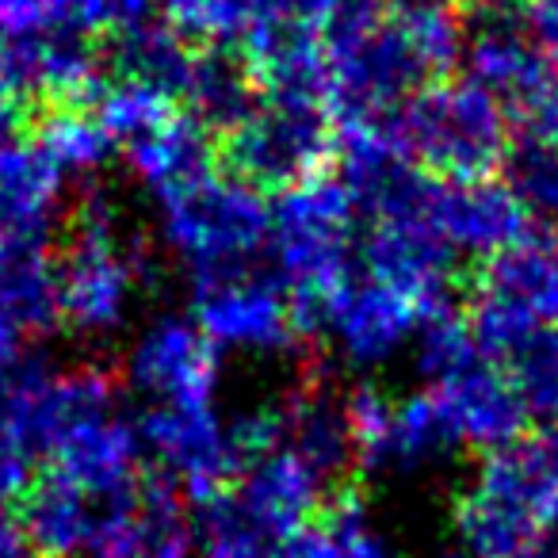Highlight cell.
<instances>
[{
	"label": "cell",
	"instance_id": "cell-16",
	"mask_svg": "<svg viewBox=\"0 0 558 558\" xmlns=\"http://www.w3.org/2000/svg\"><path fill=\"white\" fill-rule=\"evenodd\" d=\"M238 54L245 58L260 96L271 100H303L326 104L329 96V62L318 32L295 12H268L253 32L241 39Z\"/></svg>",
	"mask_w": 558,
	"mask_h": 558
},
{
	"label": "cell",
	"instance_id": "cell-15",
	"mask_svg": "<svg viewBox=\"0 0 558 558\" xmlns=\"http://www.w3.org/2000/svg\"><path fill=\"white\" fill-rule=\"evenodd\" d=\"M433 230L456 256L489 260L532 233V215L505 180H436Z\"/></svg>",
	"mask_w": 558,
	"mask_h": 558
},
{
	"label": "cell",
	"instance_id": "cell-12",
	"mask_svg": "<svg viewBox=\"0 0 558 558\" xmlns=\"http://www.w3.org/2000/svg\"><path fill=\"white\" fill-rule=\"evenodd\" d=\"M131 390L165 405H210L218 390V349L177 314L149 322L123 360Z\"/></svg>",
	"mask_w": 558,
	"mask_h": 558
},
{
	"label": "cell",
	"instance_id": "cell-2",
	"mask_svg": "<svg viewBox=\"0 0 558 558\" xmlns=\"http://www.w3.org/2000/svg\"><path fill=\"white\" fill-rule=\"evenodd\" d=\"M149 256L104 187H85L58 253V314L77 337H111L126 322Z\"/></svg>",
	"mask_w": 558,
	"mask_h": 558
},
{
	"label": "cell",
	"instance_id": "cell-30",
	"mask_svg": "<svg viewBox=\"0 0 558 558\" xmlns=\"http://www.w3.org/2000/svg\"><path fill=\"white\" fill-rule=\"evenodd\" d=\"M517 558H558V527L547 535H539V539H535L527 550H520Z\"/></svg>",
	"mask_w": 558,
	"mask_h": 558
},
{
	"label": "cell",
	"instance_id": "cell-29",
	"mask_svg": "<svg viewBox=\"0 0 558 558\" xmlns=\"http://www.w3.org/2000/svg\"><path fill=\"white\" fill-rule=\"evenodd\" d=\"M24 123H27V111L0 88V146H4V142H16V134Z\"/></svg>",
	"mask_w": 558,
	"mask_h": 558
},
{
	"label": "cell",
	"instance_id": "cell-31",
	"mask_svg": "<svg viewBox=\"0 0 558 558\" xmlns=\"http://www.w3.org/2000/svg\"><path fill=\"white\" fill-rule=\"evenodd\" d=\"M466 4H486V0H466Z\"/></svg>",
	"mask_w": 558,
	"mask_h": 558
},
{
	"label": "cell",
	"instance_id": "cell-18",
	"mask_svg": "<svg viewBox=\"0 0 558 558\" xmlns=\"http://www.w3.org/2000/svg\"><path fill=\"white\" fill-rule=\"evenodd\" d=\"M230 494L260 532H268L276 543H288L291 535H299L318 517L329 489L322 486L318 474L295 451L279 448L271 456L256 459L248 471H241L238 486Z\"/></svg>",
	"mask_w": 558,
	"mask_h": 558
},
{
	"label": "cell",
	"instance_id": "cell-9",
	"mask_svg": "<svg viewBox=\"0 0 558 558\" xmlns=\"http://www.w3.org/2000/svg\"><path fill=\"white\" fill-rule=\"evenodd\" d=\"M142 451L154 456V471L180 486L187 505L222 494L238 482L241 463L230 448V428L215 405H165L157 402L138 421Z\"/></svg>",
	"mask_w": 558,
	"mask_h": 558
},
{
	"label": "cell",
	"instance_id": "cell-13",
	"mask_svg": "<svg viewBox=\"0 0 558 558\" xmlns=\"http://www.w3.org/2000/svg\"><path fill=\"white\" fill-rule=\"evenodd\" d=\"M421 306L383 279L356 268L341 288L322 299V337L337 344L349 364L375 367L417 333Z\"/></svg>",
	"mask_w": 558,
	"mask_h": 558
},
{
	"label": "cell",
	"instance_id": "cell-27",
	"mask_svg": "<svg viewBox=\"0 0 558 558\" xmlns=\"http://www.w3.org/2000/svg\"><path fill=\"white\" fill-rule=\"evenodd\" d=\"M505 184L539 222L558 218V142L512 138L505 154Z\"/></svg>",
	"mask_w": 558,
	"mask_h": 558
},
{
	"label": "cell",
	"instance_id": "cell-17",
	"mask_svg": "<svg viewBox=\"0 0 558 558\" xmlns=\"http://www.w3.org/2000/svg\"><path fill=\"white\" fill-rule=\"evenodd\" d=\"M283 413H288V444L283 448L295 451L318 474V482L329 494L352 486L356 440H352L344 395L329 383V375L326 372L306 375L303 387L283 398Z\"/></svg>",
	"mask_w": 558,
	"mask_h": 558
},
{
	"label": "cell",
	"instance_id": "cell-25",
	"mask_svg": "<svg viewBox=\"0 0 558 558\" xmlns=\"http://www.w3.org/2000/svg\"><path fill=\"white\" fill-rule=\"evenodd\" d=\"M195 558H283V543L253 524L230 489L192 505Z\"/></svg>",
	"mask_w": 558,
	"mask_h": 558
},
{
	"label": "cell",
	"instance_id": "cell-6",
	"mask_svg": "<svg viewBox=\"0 0 558 558\" xmlns=\"http://www.w3.org/2000/svg\"><path fill=\"white\" fill-rule=\"evenodd\" d=\"M459 65L471 85L501 104L509 131L532 123L558 96V43L535 24L524 0L471 4Z\"/></svg>",
	"mask_w": 558,
	"mask_h": 558
},
{
	"label": "cell",
	"instance_id": "cell-8",
	"mask_svg": "<svg viewBox=\"0 0 558 558\" xmlns=\"http://www.w3.org/2000/svg\"><path fill=\"white\" fill-rule=\"evenodd\" d=\"M218 161L241 184L283 195L326 177L337 161V126L326 104L260 96L253 116L222 138Z\"/></svg>",
	"mask_w": 558,
	"mask_h": 558
},
{
	"label": "cell",
	"instance_id": "cell-20",
	"mask_svg": "<svg viewBox=\"0 0 558 558\" xmlns=\"http://www.w3.org/2000/svg\"><path fill=\"white\" fill-rule=\"evenodd\" d=\"M126 165L154 192V199H169V195L215 177L218 149L215 138L192 116L177 111L161 131H154L149 138L134 142L126 149Z\"/></svg>",
	"mask_w": 558,
	"mask_h": 558
},
{
	"label": "cell",
	"instance_id": "cell-4",
	"mask_svg": "<svg viewBox=\"0 0 558 558\" xmlns=\"http://www.w3.org/2000/svg\"><path fill=\"white\" fill-rule=\"evenodd\" d=\"M463 314L478 356L509 367L558 326V241L532 230L505 253L482 260Z\"/></svg>",
	"mask_w": 558,
	"mask_h": 558
},
{
	"label": "cell",
	"instance_id": "cell-7",
	"mask_svg": "<svg viewBox=\"0 0 558 558\" xmlns=\"http://www.w3.org/2000/svg\"><path fill=\"white\" fill-rule=\"evenodd\" d=\"M360 215L337 172L299 184L271 203L268 253L288 295L326 299L356 271Z\"/></svg>",
	"mask_w": 558,
	"mask_h": 558
},
{
	"label": "cell",
	"instance_id": "cell-24",
	"mask_svg": "<svg viewBox=\"0 0 558 558\" xmlns=\"http://www.w3.org/2000/svg\"><path fill=\"white\" fill-rule=\"evenodd\" d=\"M35 146L50 157L62 177H93L108 165L111 138L100 131L93 111L81 108H50L35 116Z\"/></svg>",
	"mask_w": 558,
	"mask_h": 558
},
{
	"label": "cell",
	"instance_id": "cell-11",
	"mask_svg": "<svg viewBox=\"0 0 558 558\" xmlns=\"http://www.w3.org/2000/svg\"><path fill=\"white\" fill-rule=\"evenodd\" d=\"M428 398H433L451 444L482 451V456L517 444L532 421L517 383L482 356L428 383Z\"/></svg>",
	"mask_w": 558,
	"mask_h": 558
},
{
	"label": "cell",
	"instance_id": "cell-1",
	"mask_svg": "<svg viewBox=\"0 0 558 558\" xmlns=\"http://www.w3.org/2000/svg\"><path fill=\"white\" fill-rule=\"evenodd\" d=\"M558 524V421L482 456L456 501V532L474 558H517Z\"/></svg>",
	"mask_w": 558,
	"mask_h": 558
},
{
	"label": "cell",
	"instance_id": "cell-3",
	"mask_svg": "<svg viewBox=\"0 0 558 558\" xmlns=\"http://www.w3.org/2000/svg\"><path fill=\"white\" fill-rule=\"evenodd\" d=\"M161 238L187 268L192 291L260 268L268 248L271 203L264 192L215 172L210 180L157 199Z\"/></svg>",
	"mask_w": 558,
	"mask_h": 558
},
{
	"label": "cell",
	"instance_id": "cell-23",
	"mask_svg": "<svg viewBox=\"0 0 558 558\" xmlns=\"http://www.w3.org/2000/svg\"><path fill=\"white\" fill-rule=\"evenodd\" d=\"M456 448L436 413L428 390L410 395L402 402H390L387 425L375 436L372 448L360 456V471L367 474H413L425 471L428 463L444 459Z\"/></svg>",
	"mask_w": 558,
	"mask_h": 558
},
{
	"label": "cell",
	"instance_id": "cell-14",
	"mask_svg": "<svg viewBox=\"0 0 558 558\" xmlns=\"http://www.w3.org/2000/svg\"><path fill=\"white\" fill-rule=\"evenodd\" d=\"M142 456L146 451H142L138 425L119 410H111L65 428L50 448L47 471L70 478L104 509H116V505L131 501L138 489V478L146 471Z\"/></svg>",
	"mask_w": 558,
	"mask_h": 558
},
{
	"label": "cell",
	"instance_id": "cell-26",
	"mask_svg": "<svg viewBox=\"0 0 558 558\" xmlns=\"http://www.w3.org/2000/svg\"><path fill=\"white\" fill-rule=\"evenodd\" d=\"M172 104H177V100L154 93V88L108 81L88 111H93V119L100 123V131L111 138V146L131 149L134 142L149 138V134L161 131V126L177 116V108H172Z\"/></svg>",
	"mask_w": 558,
	"mask_h": 558
},
{
	"label": "cell",
	"instance_id": "cell-22",
	"mask_svg": "<svg viewBox=\"0 0 558 558\" xmlns=\"http://www.w3.org/2000/svg\"><path fill=\"white\" fill-rule=\"evenodd\" d=\"M180 100L187 104V116L210 134V138H226L238 131L260 104V88H256L253 73H248L245 58L230 47H203L195 50L192 77Z\"/></svg>",
	"mask_w": 558,
	"mask_h": 558
},
{
	"label": "cell",
	"instance_id": "cell-19",
	"mask_svg": "<svg viewBox=\"0 0 558 558\" xmlns=\"http://www.w3.org/2000/svg\"><path fill=\"white\" fill-rule=\"evenodd\" d=\"M104 512V505L54 471L32 478V486L16 497V527L35 558H85Z\"/></svg>",
	"mask_w": 558,
	"mask_h": 558
},
{
	"label": "cell",
	"instance_id": "cell-10",
	"mask_svg": "<svg viewBox=\"0 0 558 558\" xmlns=\"http://www.w3.org/2000/svg\"><path fill=\"white\" fill-rule=\"evenodd\" d=\"M195 326L218 352H291L299 349L288 288L276 271H245L192 291Z\"/></svg>",
	"mask_w": 558,
	"mask_h": 558
},
{
	"label": "cell",
	"instance_id": "cell-21",
	"mask_svg": "<svg viewBox=\"0 0 558 558\" xmlns=\"http://www.w3.org/2000/svg\"><path fill=\"white\" fill-rule=\"evenodd\" d=\"M104 77L123 81V85H142L154 93L180 100L192 77L195 50L192 43L180 39L172 27L165 24H142L134 32H123L116 39H104L100 47Z\"/></svg>",
	"mask_w": 558,
	"mask_h": 558
},
{
	"label": "cell",
	"instance_id": "cell-5",
	"mask_svg": "<svg viewBox=\"0 0 558 558\" xmlns=\"http://www.w3.org/2000/svg\"><path fill=\"white\" fill-rule=\"evenodd\" d=\"M390 126L405 157L436 180L494 177L512 146L501 104L466 77L425 85Z\"/></svg>",
	"mask_w": 558,
	"mask_h": 558
},
{
	"label": "cell",
	"instance_id": "cell-28",
	"mask_svg": "<svg viewBox=\"0 0 558 558\" xmlns=\"http://www.w3.org/2000/svg\"><path fill=\"white\" fill-rule=\"evenodd\" d=\"M154 0H43V27H62L88 39H116L149 24Z\"/></svg>",
	"mask_w": 558,
	"mask_h": 558
}]
</instances>
